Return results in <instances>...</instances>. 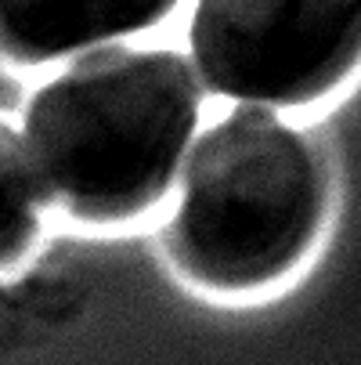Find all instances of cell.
<instances>
[{
  "label": "cell",
  "instance_id": "1",
  "mask_svg": "<svg viewBox=\"0 0 361 365\" xmlns=\"http://www.w3.org/2000/svg\"><path fill=\"white\" fill-rule=\"evenodd\" d=\"M199 109V76L177 51L101 47L33 94L26 145L76 221L120 225L167 195Z\"/></svg>",
  "mask_w": 361,
  "mask_h": 365
},
{
  "label": "cell",
  "instance_id": "2",
  "mask_svg": "<svg viewBox=\"0 0 361 365\" xmlns=\"http://www.w3.org/2000/svg\"><path fill=\"white\" fill-rule=\"evenodd\" d=\"M325 206L315 145L275 109L242 106L192 148L167 232L174 264L217 293L275 286L315 246Z\"/></svg>",
  "mask_w": 361,
  "mask_h": 365
},
{
  "label": "cell",
  "instance_id": "3",
  "mask_svg": "<svg viewBox=\"0 0 361 365\" xmlns=\"http://www.w3.org/2000/svg\"><path fill=\"white\" fill-rule=\"evenodd\" d=\"M202 80L249 106H311L361 66V0H195Z\"/></svg>",
  "mask_w": 361,
  "mask_h": 365
},
{
  "label": "cell",
  "instance_id": "4",
  "mask_svg": "<svg viewBox=\"0 0 361 365\" xmlns=\"http://www.w3.org/2000/svg\"><path fill=\"white\" fill-rule=\"evenodd\" d=\"M177 0H0V55L26 66L141 33L163 22Z\"/></svg>",
  "mask_w": 361,
  "mask_h": 365
},
{
  "label": "cell",
  "instance_id": "5",
  "mask_svg": "<svg viewBox=\"0 0 361 365\" xmlns=\"http://www.w3.org/2000/svg\"><path fill=\"white\" fill-rule=\"evenodd\" d=\"M43 181L26 138L0 120V272L15 268L40 235Z\"/></svg>",
  "mask_w": 361,
  "mask_h": 365
}]
</instances>
